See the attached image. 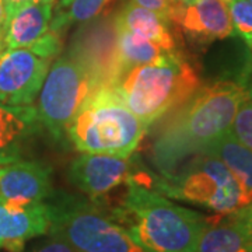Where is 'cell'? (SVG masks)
Masks as SVG:
<instances>
[{
  "label": "cell",
  "instance_id": "1",
  "mask_svg": "<svg viewBox=\"0 0 252 252\" xmlns=\"http://www.w3.org/2000/svg\"><path fill=\"white\" fill-rule=\"evenodd\" d=\"M127 192L114 213L146 252H193L207 217L172 203L157 190L127 178Z\"/></svg>",
  "mask_w": 252,
  "mask_h": 252
},
{
  "label": "cell",
  "instance_id": "2",
  "mask_svg": "<svg viewBox=\"0 0 252 252\" xmlns=\"http://www.w3.org/2000/svg\"><path fill=\"white\" fill-rule=\"evenodd\" d=\"M146 129L117 91L101 84L81 104L67 135L79 152L127 158L142 142Z\"/></svg>",
  "mask_w": 252,
  "mask_h": 252
},
{
  "label": "cell",
  "instance_id": "3",
  "mask_svg": "<svg viewBox=\"0 0 252 252\" xmlns=\"http://www.w3.org/2000/svg\"><path fill=\"white\" fill-rule=\"evenodd\" d=\"M108 86L149 126L170 109L184 105L198 90L199 77L188 62L172 52L160 62L129 69Z\"/></svg>",
  "mask_w": 252,
  "mask_h": 252
},
{
  "label": "cell",
  "instance_id": "4",
  "mask_svg": "<svg viewBox=\"0 0 252 252\" xmlns=\"http://www.w3.org/2000/svg\"><path fill=\"white\" fill-rule=\"evenodd\" d=\"M49 235L74 252H146L125 228L90 200L59 192L48 198Z\"/></svg>",
  "mask_w": 252,
  "mask_h": 252
},
{
  "label": "cell",
  "instance_id": "5",
  "mask_svg": "<svg viewBox=\"0 0 252 252\" xmlns=\"http://www.w3.org/2000/svg\"><path fill=\"white\" fill-rule=\"evenodd\" d=\"M99 84L90 66L74 56H62L49 67L34 105L39 125L55 140L67 135L81 104Z\"/></svg>",
  "mask_w": 252,
  "mask_h": 252
},
{
  "label": "cell",
  "instance_id": "6",
  "mask_svg": "<svg viewBox=\"0 0 252 252\" xmlns=\"http://www.w3.org/2000/svg\"><path fill=\"white\" fill-rule=\"evenodd\" d=\"M248 87L233 80L215 81L195 91L174 126V133L199 150L227 133Z\"/></svg>",
  "mask_w": 252,
  "mask_h": 252
},
{
  "label": "cell",
  "instance_id": "7",
  "mask_svg": "<svg viewBox=\"0 0 252 252\" xmlns=\"http://www.w3.org/2000/svg\"><path fill=\"white\" fill-rule=\"evenodd\" d=\"M156 190L164 196L209 209L216 215L243 207L241 189L219 158L202 153L177 175L160 180Z\"/></svg>",
  "mask_w": 252,
  "mask_h": 252
},
{
  "label": "cell",
  "instance_id": "8",
  "mask_svg": "<svg viewBox=\"0 0 252 252\" xmlns=\"http://www.w3.org/2000/svg\"><path fill=\"white\" fill-rule=\"evenodd\" d=\"M51 61L27 48L6 49L0 55V102L14 107L35 105Z\"/></svg>",
  "mask_w": 252,
  "mask_h": 252
},
{
  "label": "cell",
  "instance_id": "9",
  "mask_svg": "<svg viewBox=\"0 0 252 252\" xmlns=\"http://www.w3.org/2000/svg\"><path fill=\"white\" fill-rule=\"evenodd\" d=\"M167 21L200 45L234 35L224 0H172Z\"/></svg>",
  "mask_w": 252,
  "mask_h": 252
},
{
  "label": "cell",
  "instance_id": "10",
  "mask_svg": "<svg viewBox=\"0 0 252 252\" xmlns=\"http://www.w3.org/2000/svg\"><path fill=\"white\" fill-rule=\"evenodd\" d=\"M129 172V157L84 153L72 162L69 181L90 199H98L127 181Z\"/></svg>",
  "mask_w": 252,
  "mask_h": 252
},
{
  "label": "cell",
  "instance_id": "11",
  "mask_svg": "<svg viewBox=\"0 0 252 252\" xmlns=\"http://www.w3.org/2000/svg\"><path fill=\"white\" fill-rule=\"evenodd\" d=\"M52 193L51 168L36 161H17L0 165V198L14 205H32Z\"/></svg>",
  "mask_w": 252,
  "mask_h": 252
},
{
  "label": "cell",
  "instance_id": "12",
  "mask_svg": "<svg viewBox=\"0 0 252 252\" xmlns=\"http://www.w3.org/2000/svg\"><path fill=\"white\" fill-rule=\"evenodd\" d=\"M49 230V213L45 202L14 205L0 198V250L23 252L27 241Z\"/></svg>",
  "mask_w": 252,
  "mask_h": 252
},
{
  "label": "cell",
  "instance_id": "13",
  "mask_svg": "<svg viewBox=\"0 0 252 252\" xmlns=\"http://www.w3.org/2000/svg\"><path fill=\"white\" fill-rule=\"evenodd\" d=\"M252 241V205L207 217L193 252H248Z\"/></svg>",
  "mask_w": 252,
  "mask_h": 252
},
{
  "label": "cell",
  "instance_id": "14",
  "mask_svg": "<svg viewBox=\"0 0 252 252\" xmlns=\"http://www.w3.org/2000/svg\"><path fill=\"white\" fill-rule=\"evenodd\" d=\"M55 1L36 0L10 13L3 27L6 49L30 48L49 30Z\"/></svg>",
  "mask_w": 252,
  "mask_h": 252
},
{
  "label": "cell",
  "instance_id": "15",
  "mask_svg": "<svg viewBox=\"0 0 252 252\" xmlns=\"http://www.w3.org/2000/svg\"><path fill=\"white\" fill-rule=\"evenodd\" d=\"M170 54L172 52H165L150 39H146L125 28L115 27V42L109 61L105 84H111L129 69L160 62Z\"/></svg>",
  "mask_w": 252,
  "mask_h": 252
},
{
  "label": "cell",
  "instance_id": "16",
  "mask_svg": "<svg viewBox=\"0 0 252 252\" xmlns=\"http://www.w3.org/2000/svg\"><path fill=\"white\" fill-rule=\"evenodd\" d=\"M38 126L34 105L14 107L0 102V165L21 158L23 146Z\"/></svg>",
  "mask_w": 252,
  "mask_h": 252
},
{
  "label": "cell",
  "instance_id": "17",
  "mask_svg": "<svg viewBox=\"0 0 252 252\" xmlns=\"http://www.w3.org/2000/svg\"><path fill=\"white\" fill-rule=\"evenodd\" d=\"M202 153H207L219 158L233 174L241 189L243 207L252 203V150L235 139L228 130L205 147Z\"/></svg>",
  "mask_w": 252,
  "mask_h": 252
},
{
  "label": "cell",
  "instance_id": "18",
  "mask_svg": "<svg viewBox=\"0 0 252 252\" xmlns=\"http://www.w3.org/2000/svg\"><path fill=\"white\" fill-rule=\"evenodd\" d=\"M114 26L153 41L165 52H175V38L170 30V23L154 11L129 3L118 13Z\"/></svg>",
  "mask_w": 252,
  "mask_h": 252
},
{
  "label": "cell",
  "instance_id": "19",
  "mask_svg": "<svg viewBox=\"0 0 252 252\" xmlns=\"http://www.w3.org/2000/svg\"><path fill=\"white\" fill-rule=\"evenodd\" d=\"M111 1L114 0H61L52 14L49 30L62 34L73 24L95 18Z\"/></svg>",
  "mask_w": 252,
  "mask_h": 252
},
{
  "label": "cell",
  "instance_id": "20",
  "mask_svg": "<svg viewBox=\"0 0 252 252\" xmlns=\"http://www.w3.org/2000/svg\"><path fill=\"white\" fill-rule=\"evenodd\" d=\"M230 132L238 142L252 150V89H248L235 114Z\"/></svg>",
  "mask_w": 252,
  "mask_h": 252
},
{
  "label": "cell",
  "instance_id": "21",
  "mask_svg": "<svg viewBox=\"0 0 252 252\" xmlns=\"http://www.w3.org/2000/svg\"><path fill=\"white\" fill-rule=\"evenodd\" d=\"M228 11L234 34L241 36L248 45L252 41V3L250 0H234L228 3Z\"/></svg>",
  "mask_w": 252,
  "mask_h": 252
},
{
  "label": "cell",
  "instance_id": "22",
  "mask_svg": "<svg viewBox=\"0 0 252 252\" xmlns=\"http://www.w3.org/2000/svg\"><path fill=\"white\" fill-rule=\"evenodd\" d=\"M27 49L32 51L34 54L41 56V58H45V59L51 61V59H54V58H56L58 55L61 54V49H62L61 34L55 32L52 30H48L34 45H31Z\"/></svg>",
  "mask_w": 252,
  "mask_h": 252
},
{
  "label": "cell",
  "instance_id": "23",
  "mask_svg": "<svg viewBox=\"0 0 252 252\" xmlns=\"http://www.w3.org/2000/svg\"><path fill=\"white\" fill-rule=\"evenodd\" d=\"M28 252H74L63 240L49 235V238L34 245Z\"/></svg>",
  "mask_w": 252,
  "mask_h": 252
},
{
  "label": "cell",
  "instance_id": "24",
  "mask_svg": "<svg viewBox=\"0 0 252 252\" xmlns=\"http://www.w3.org/2000/svg\"><path fill=\"white\" fill-rule=\"evenodd\" d=\"M130 3H133L136 6H140L143 9L150 10V11H154L158 16H162L167 20V13L170 10L172 0H132Z\"/></svg>",
  "mask_w": 252,
  "mask_h": 252
},
{
  "label": "cell",
  "instance_id": "25",
  "mask_svg": "<svg viewBox=\"0 0 252 252\" xmlns=\"http://www.w3.org/2000/svg\"><path fill=\"white\" fill-rule=\"evenodd\" d=\"M31 1H36V0H4V6H6V13L9 16L10 13H13L14 10L20 9L21 6L28 4ZM46 1H55V0H46Z\"/></svg>",
  "mask_w": 252,
  "mask_h": 252
},
{
  "label": "cell",
  "instance_id": "26",
  "mask_svg": "<svg viewBox=\"0 0 252 252\" xmlns=\"http://www.w3.org/2000/svg\"><path fill=\"white\" fill-rule=\"evenodd\" d=\"M7 18V13H6V6H4V0H0V34L3 35V27Z\"/></svg>",
  "mask_w": 252,
  "mask_h": 252
},
{
  "label": "cell",
  "instance_id": "27",
  "mask_svg": "<svg viewBox=\"0 0 252 252\" xmlns=\"http://www.w3.org/2000/svg\"><path fill=\"white\" fill-rule=\"evenodd\" d=\"M3 49H4V45H3V35L0 34V55L3 52Z\"/></svg>",
  "mask_w": 252,
  "mask_h": 252
},
{
  "label": "cell",
  "instance_id": "28",
  "mask_svg": "<svg viewBox=\"0 0 252 252\" xmlns=\"http://www.w3.org/2000/svg\"><path fill=\"white\" fill-rule=\"evenodd\" d=\"M248 48H250V54H251V58H252V41L248 44Z\"/></svg>",
  "mask_w": 252,
  "mask_h": 252
},
{
  "label": "cell",
  "instance_id": "29",
  "mask_svg": "<svg viewBox=\"0 0 252 252\" xmlns=\"http://www.w3.org/2000/svg\"><path fill=\"white\" fill-rule=\"evenodd\" d=\"M225 3H231V1H234V0H224Z\"/></svg>",
  "mask_w": 252,
  "mask_h": 252
},
{
  "label": "cell",
  "instance_id": "30",
  "mask_svg": "<svg viewBox=\"0 0 252 252\" xmlns=\"http://www.w3.org/2000/svg\"><path fill=\"white\" fill-rule=\"evenodd\" d=\"M248 252H252V241H251V245H250V251Z\"/></svg>",
  "mask_w": 252,
  "mask_h": 252
},
{
  "label": "cell",
  "instance_id": "31",
  "mask_svg": "<svg viewBox=\"0 0 252 252\" xmlns=\"http://www.w3.org/2000/svg\"><path fill=\"white\" fill-rule=\"evenodd\" d=\"M250 1H251V3H252V0H250Z\"/></svg>",
  "mask_w": 252,
  "mask_h": 252
},
{
  "label": "cell",
  "instance_id": "32",
  "mask_svg": "<svg viewBox=\"0 0 252 252\" xmlns=\"http://www.w3.org/2000/svg\"><path fill=\"white\" fill-rule=\"evenodd\" d=\"M251 205H252V203H251Z\"/></svg>",
  "mask_w": 252,
  "mask_h": 252
}]
</instances>
